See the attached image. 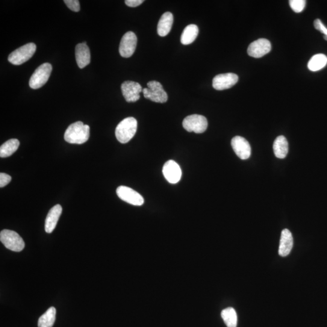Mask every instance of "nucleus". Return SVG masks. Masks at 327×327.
I'll return each mask as SVG.
<instances>
[{"mask_svg":"<svg viewBox=\"0 0 327 327\" xmlns=\"http://www.w3.org/2000/svg\"><path fill=\"white\" fill-rule=\"evenodd\" d=\"M62 210L63 209L60 204L55 205L49 210L45 222V231L48 234H51L54 231L60 219Z\"/></svg>","mask_w":327,"mask_h":327,"instance_id":"nucleus-17","label":"nucleus"},{"mask_svg":"<svg viewBox=\"0 0 327 327\" xmlns=\"http://www.w3.org/2000/svg\"><path fill=\"white\" fill-rule=\"evenodd\" d=\"M222 317L227 326H237L238 316L234 308L229 307L223 310L222 312Z\"/></svg>","mask_w":327,"mask_h":327,"instance_id":"nucleus-24","label":"nucleus"},{"mask_svg":"<svg viewBox=\"0 0 327 327\" xmlns=\"http://www.w3.org/2000/svg\"><path fill=\"white\" fill-rule=\"evenodd\" d=\"M293 246L292 234L288 229L283 230L281 233V240L279 247V255L282 257H285L290 254Z\"/></svg>","mask_w":327,"mask_h":327,"instance_id":"nucleus-16","label":"nucleus"},{"mask_svg":"<svg viewBox=\"0 0 327 327\" xmlns=\"http://www.w3.org/2000/svg\"><path fill=\"white\" fill-rule=\"evenodd\" d=\"M147 88L143 90L144 96L152 101L164 103L167 101L168 95L160 82L151 81L147 83Z\"/></svg>","mask_w":327,"mask_h":327,"instance_id":"nucleus-6","label":"nucleus"},{"mask_svg":"<svg viewBox=\"0 0 327 327\" xmlns=\"http://www.w3.org/2000/svg\"><path fill=\"white\" fill-rule=\"evenodd\" d=\"M173 23V14L170 12L165 13L159 21L157 28L158 34L161 37H166L169 34Z\"/></svg>","mask_w":327,"mask_h":327,"instance_id":"nucleus-18","label":"nucleus"},{"mask_svg":"<svg viewBox=\"0 0 327 327\" xmlns=\"http://www.w3.org/2000/svg\"><path fill=\"white\" fill-rule=\"evenodd\" d=\"M56 313L54 307L49 308L38 319V327H52L55 323Z\"/></svg>","mask_w":327,"mask_h":327,"instance_id":"nucleus-23","label":"nucleus"},{"mask_svg":"<svg viewBox=\"0 0 327 327\" xmlns=\"http://www.w3.org/2000/svg\"><path fill=\"white\" fill-rule=\"evenodd\" d=\"M64 4L66 5L69 10L78 13L80 11V5L78 0H64Z\"/></svg>","mask_w":327,"mask_h":327,"instance_id":"nucleus-26","label":"nucleus"},{"mask_svg":"<svg viewBox=\"0 0 327 327\" xmlns=\"http://www.w3.org/2000/svg\"><path fill=\"white\" fill-rule=\"evenodd\" d=\"M238 76L233 73L217 75L213 79V87L217 90L229 89L238 81Z\"/></svg>","mask_w":327,"mask_h":327,"instance_id":"nucleus-12","label":"nucleus"},{"mask_svg":"<svg viewBox=\"0 0 327 327\" xmlns=\"http://www.w3.org/2000/svg\"><path fill=\"white\" fill-rule=\"evenodd\" d=\"M20 141L17 139H11L3 144L0 147V157L7 158L14 154L19 149Z\"/></svg>","mask_w":327,"mask_h":327,"instance_id":"nucleus-21","label":"nucleus"},{"mask_svg":"<svg viewBox=\"0 0 327 327\" xmlns=\"http://www.w3.org/2000/svg\"><path fill=\"white\" fill-rule=\"evenodd\" d=\"M289 4L291 10L296 13H300L304 10L306 1L304 0H290Z\"/></svg>","mask_w":327,"mask_h":327,"instance_id":"nucleus-25","label":"nucleus"},{"mask_svg":"<svg viewBox=\"0 0 327 327\" xmlns=\"http://www.w3.org/2000/svg\"><path fill=\"white\" fill-rule=\"evenodd\" d=\"M138 123L133 117L124 119L117 126L116 130L117 139L121 143L126 144L135 136L137 131Z\"/></svg>","mask_w":327,"mask_h":327,"instance_id":"nucleus-2","label":"nucleus"},{"mask_svg":"<svg viewBox=\"0 0 327 327\" xmlns=\"http://www.w3.org/2000/svg\"><path fill=\"white\" fill-rule=\"evenodd\" d=\"M36 49L37 46L35 44L33 43L26 44L12 52L9 56L8 61L11 64L19 66L30 60L33 57Z\"/></svg>","mask_w":327,"mask_h":327,"instance_id":"nucleus-4","label":"nucleus"},{"mask_svg":"<svg viewBox=\"0 0 327 327\" xmlns=\"http://www.w3.org/2000/svg\"><path fill=\"white\" fill-rule=\"evenodd\" d=\"M52 70V66L51 64L46 63L41 64L31 76L29 80V86L32 89H38L43 87L48 82Z\"/></svg>","mask_w":327,"mask_h":327,"instance_id":"nucleus-5","label":"nucleus"},{"mask_svg":"<svg viewBox=\"0 0 327 327\" xmlns=\"http://www.w3.org/2000/svg\"><path fill=\"white\" fill-rule=\"evenodd\" d=\"M141 85L137 82L126 81L122 85L123 96L128 102H136L140 98V93L143 92Z\"/></svg>","mask_w":327,"mask_h":327,"instance_id":"nucleus-11","label":"nucleus"},{"mask_svg":"<svg viewBox=\"0 0 327 327\" xmlns=\"http://www.w3.org/2000/svg\"><path fill=\"white\" fill-rule=\"evenodd\" d=\"M143 2V0H126L125 4L129 7L135 8L142 4Z\"/></svg>","mask_w":327,"mask_h":327,"instance_id":"nucleus-29","label":"nucleus"},{"mask_svg":"<svg viewBox=\"0 0 327 327\" xmlns=\"http://www.w3.org/2000/svg\"><path fill=\"white\" fill-rule=\"evenodd\" d=\"M76 63L80 69H83L90 63V52L86 43L78 44L75 48Z\"/></svg>","mask_w":327,"mask_h":327,"instance_id":"nucleus-15","label":"nucleus"},{"mask_svg":"<svg viewBox=\"0 0 327 327\" xmlns=\"http://www.w3.org/2000/svg\"><path fill=\"white\" fill-rule=\"evenodd\" d=\"M271 49L272 46L270 41L266 38H260L250 44L247 52L250 57L259 58L269 54Z\"/></svg>","mask_w":327,"mask_h":327,"instance_id":"nucleus-10","label":"nucleus"},{"mask_svg":"<svg viewBox=\"0 0 327 327\" xmlns=\"http://www.w3.org/2000/svg\"><path fill=\"white\" fill-rule=\"evenodd\" d=\"M199 33L198 26L195 25H190L185 27L181 37V42L182 45H188L192 43L196 40Z\"/></svg>","mask_w":327,"mask_h":327,"instance_id":"nucleus-20","label":"nucleus"},{"mask_svg":"<svg viewBox=\"0 0 327 327\" xmlns=\"http://www.w3.org/2000/svg\"><path fill=\"white\" fill-rule=\"evenodd\" d=\"M232 146L235 154L241 160H245L251 155V147L248 141L243 137L237 136L232 140Z\"/></svg>","mask_w":327,"mask_h":327,"instance_id":"nucleus-13","label":"nucleus"},{"mask_svg":"<svg viewBox=\"0 0 327 327\" xmlns=\"http://www.w3.org/2000/svg\"><path fill=\"white\" fill-rule=\"evenodd\" d=\"M314 26L315 29H317V31H319L321 33L324 35V40L327 41V29L325 26L323 25L321 20L319 19L314 20Z\"/></svg>","mask_w":327,"mask_h":327,"instance_id":"nucleus-27","label":"nucleus"},{"mask_svg":"<svg viewBox=\"0 0 327 327\" xmlns=\"http://www.w3.org/2000/svg\"><path fill=\"white\" fill-rule=\"evenodd\" d=\"M137 45V35L133 32H127L121 40L119 51L122 57H131L134 54Z\"/></svg>","mask_w":327,"mask_h":327,"instance_id":"nucleus-8","label":"nucleus"},{"mask_svg":"<svg viewBox=\"0 0 327 327\" xmlns=\"http://www.w3.org/2000/svg\"><path fill=\"white\" fill-rule=\"evenodd\" d=\"M182 126L187 132L202 134L207 130L208 122L204 116L191 115L185 118L182 122Z\"/></svg>","mask_w":327,"mask_h":327,"instance_id":"nucleus-7","label":"nucleus"},{"mask_svg":"<svg viewBox=\"0 0 327 327\" xmlns=\"http://www.w3.org/2000/svg\"><path fill=\"white\" fill-rule=\"evenodd\" d=\"M165 178L170 184H176L180 181L182 171L180 167L175 161L169 160L165 163L163 169Z\"/></svg>","mask_w":327,"mask_h":327,"instance_id":"nucleus-14","label":"nucleus"},{"mask_svg":"<svg viewBox=\"0 0 327 327\" xmlns=\"http://www.w3.org/2000/svg\"><path fill=\"white\" fill-rule=\"evenodd\" d=\"M12 180L10 175L5 173H0V187L3 188L7 185Z\"/></svg>","mask_w":327,"mask_h":327,"instance_id":"nucleus-28","label":"nucleus"},{"mask_svg":"<svg viewBox=\"0 0 327 327\" xmlns=\"http://www.w3.org/2000/svg\"><path fill=\"white\" fill-rule=\"evenodd\" d=\"M273 151L278 158L284 159L287 157L288 152V143L286 138L281 135L276 138L273 143Z\"/></svg>","mask_w":327,"mask_h":327,"instance_id":"nucleus-19","label":"nucleus"},{"mask_svg":"<svg viewBox=\"0 0 327 327\" xmlns=\"http://www.w3.org/2000/svg\"><path fill=\"white\" fill-rule=\"evenodd\" d=\"M327 64L326 56L323 54H317L313 56L308 61V68L312 72L319 71Z\"/></svg>","mask_w":327,"mask_h":327,"instance_id":"nucleus-22","label":"nucleus"},{"mask_svg":"<svg viewBox=\"0 0 327 327\" xmlns=\"http://www.w3.org/2000/svg\"><path fill=\"white\" fill-rule=\"evenodd\" d=\"M90 137V127L81 122L70 125L64 134V140L70 144H82Z\"/></svg>","mask_w":327,"mask_h":327,"instance_id":"nucleus-1","label":"nucleus"},{"mask_svg":"<svg viewBox=\"0 0 327 327\" xmlns=\"http://www.w3.org/2000/svg\"><path fill=\"white\" fill-rule=\"evenodd\" d=\"M117 194L121 199L130 204L141 206L144 204L143 197L131 188L120 186L117 188Z\"/></svg>","mask_w":327,"mask_h":327,"instance_id":"nucleus-9","label":"nucleus"},{"mask_svg":"<svg viewBox=\"0 0 327 327\" xmlns=\"http://www.w3.org/2000/svg\"><path fill=\"white\" fill-rule=\"evenodd\" d=\"M0 241L9 250L20 252L24 249L25 243L22 237L17 232L4 230L0 233Z\"/></svg>","mask_w":327,"mask_h":327,"instance_id":"nucleus-3","label":"nucleus"}]
</instances>
